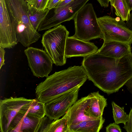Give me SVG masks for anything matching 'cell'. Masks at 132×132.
<instances>
[{
  "label": "cell",
  "mask_w": 132,
  "mask_h": 132,
  "mask_svg": "<svg viewBox=\"0 0 132 132\" xmlns=\"http://www.w3.org/2000/svg\"><path fill=\"white\" fill-rule=\"evenodd\" d=\"M88 79L109 95L118 92L132 78V53L116 59L96 53L84 57L81 63Z\"/></svg>",
  "instance_id": "1"
},
{
  "label": "cell",
  "mask_w": 132,
  "mask_h": 132,
  "mask_svg": "<svg viewBox=\"0 0 132 132\" xmlns=\"http://www.w3.org/2000/svg\"><path fill=\"white\" fill-rule=\"evenodd\" d=\"M88 79L82 65L55 72L37 85L35 89L36 99L46 103L77 87H80Z\"/></svg>",
  "instance_id": "2"
},
{
  "label": "cell",
  "mask_w": 132,
  "mask_h": 132,
  "mask_svg": "<svg viewBox=\"0 0 132 132\" xmlns=\"http://www.w3.org/2000/svg\"><path fill=\"white\" fill-rule=\"evenodd\" d=\"M36 99L12 97L1 99V131L18 132L23 119Z\"/></svg>",
  "instance_id": "3"
},
{
  "label": "cell",
  "mask_w": 132,
  "mask_h": 132,
  "mask_svg": "<svg viewBox=\"0 0 132 132\" xmlns=\"http://www.w3.org/2000/svg\"><path fill=\"white\" fill-rule=\"evenodd\" d=\"M69 34L65 27L60 24L48 29L42 36L43 46L56 66L63 65L66 63L65 47Z\"/></svg>",
  "instance_id": "4"
},
{
  "label": "cell",
  "mask_w": 132,
  "mask_h": 132,
  "mask_svg": "<svg viewBox=\"0 0 132 132\" xmlns=\"http://www.w3.org/2000/svg\"><path fill=\"white\" fill-rule=\"evenodd\" d=\"M73 20L75 33L73 37L86 41L102 38L101 30L92 4H86Z\"/></svg>",
  "instance_id": "5"
},
{
  "label": "cell",
  "mask_w": 132,
  "mask_h": 132,
  "mask_svg": "<svg viewBox=\"0 0 132 132\" xmlns=\"http://www.w3.org/2000/svg\"><path fill=\"white\" fill-rule=\"evenodd\" d=\"M104 42L115 41L130 45L132 43V31L119 17L104 15L97 18Z\"/></svg>",
  "instance_id": "6"
},
{
  "label": "cell",
  "mask_w": 132,
  "mask_h": 132,
  "mask_svg": "<svg viewBox=\"0 0 132 132\" xmlns=\"http://www.w3.org/2000/svg\"><path fill=\"white\" fill-rule=\"evenodd\" d=\"M89 0H73L59 12L51 10L39 24L38 31L46 30L59 25L63 22L73 19L77 13Z\"/></svg>",
  "instance_id": "7"
},
{
  "label": "cell",
  "mask_w": 132,
  "mask_h": 132,
  "mask_svg": "<svg viewBox=\"0 0 132 132\" xmlns=\"http://www.w3.org/2000/svg\"><path fill=\"white\" fill-rule=\"evenodd\" d=\"M28 66L33 75L43 78L48 76L52 70L53 61L45 51L32 47H28L24 51Z\"/></svg>",
  "instance_id": "8"
},
{
  "label": "cell",
  "mask_w": 132,
  "mask_h": 132,
  "mask_svg": "<svg viewBox=\"0 0 132 132\" xmlns=\"http://www.w3.org/2000/svg\"><path fill=\"white\" fill-rule=\"evenodd\" d=\"M80 87H77L45 104L46 116L53 120L64 115L77 101Z\"/></svg>",
  "instance_id": "9"
},
{
  "label": "cell",
  "mask_w": 132,
  "mask_h": 132,
  "mask_svg": "<svg viewBox=\"0 0 132 132\" xmlns=\"http://www.w3.org/2000/svg\"><path fill=\"white\" fill-rule=\"evenodd\" d=\"M16 24L10 19L5 0H0V47L8 49L18 44Z\"/></svg>",
  "instance_id": "10"
},
{
  "label": "cell",
  "mask_w": 132,
  "mask_h": 132,
  "mask_svg": "<svg viewBox=\"0 0 132 132\" xmlns=\"http://www.w3.org/2000/svg\"><path fill=\"white\" fill-rule=\"evenodd\" d=\"M98 49L94 43L84 41L73 37L67 39L65 56L67 58L75 57H85L96 53Z\"/></svg>",
  "instance_id": "11"
},
{
  "label": "cell",
  "mask_w": 132,
  "mask_h": 132,
  "mask_svg": "<svg viewBox=\"0 0 132 132\" xmlns=\"http://www.w3.org/2000/svg\"><path fill=\"white\" fill-rule=\"evenodd\" d=\"M90 100L91 95L90 94L87 96L77 100L68 109L66 113L67 117L68 128L70 126L82 121L100 119L90 116L87 113Z\"/></svg>",
  "instance_id": "12"
},
{
  "label": "cell",
  "mask_w": 132,
  "mask_h": 132,
  "mask_svg": "<svg viewBox=\"0 0 132 132\" xmlns=\"http://www.w3.org/2000/svg\"><path fill=\"white\" fill-rule=\"evenodd\" d=\"M131 52V45L115 41L104 42L97 53L116 59L122 57Z\"/></svg>",
  "instance_id": "13"
},
{
  "label": "cell",
  "mask_w": 132,
  "mask_h": 132,
  "mask_svg": "<svg viewBox=\"0 0 132 132\" xmlns=\"http://www.w3.org/2000/svg\"><path fill=\"white\" fill-rule=\"evenodd\" d=\"M90 102L87 111L88 114L97 118L102 117L105 108L107 105V99L98 91L90 93Z\"/></svg>",
  "instance_id": "14"
},
{
  "label": "cell",
  "mask_w": 132,
  "mask_h": 132,
  "mask_svg": "<svg viewBox=\"0 0 132 132\" xmlns=\"http://www.w3.org/2000/svg\"><path fill=\"white\" fill-rule=\"evenodd\" d=\"M105 119L103 117L81 122L69 127V132H98L102 128Z\"/></svg>",
  "instance_id": "15"
},
{
  "label": "cell",
  "mask_w": 132,
  "mask_h": 132,
  "mask_svg": "<svg viewBox=\"0 0 132 132\" xmlns=\"http://www.w3.org/2000/svg\"><path fill=\"white\" fill-rule=\"evenodd\" d=\"M49 10L38 9L28 5V15L29 21L35 29L37 30L41 22L48 13Z\"/></svg>",
  "instance_id": "16"
},
{
  "label": "cell",
  "mask_w": 132,
  "mask_h": 132,
  "mask_svg": "<svg viewBox=\"0 0 132 132\" xmlns=\"http://www.w3.org/2000/svg\"><path fill=\"white\" fill-rule=\"evenodd\" d=\"M111 5L115 10V15L124 21H127L130 14V8L125 0H110Z\"/></svg>",
  "instance_id": "17"
},
{
  "label": "cell",
  "mask_w": 132,
  "mask_h": 132,
  "mask_svg": "<svg viewBox=\"0 0 132 132\" xmlns=\"http://www.w3.org/2000/svg\"><path fill=\"white\" fill-rule=\"evenodd\" d=\"M40 119L27 114L23 119L18 132H36Z\"/></svg>",
  "instance_id": "18"
},
{
  "label": "cell",
  "mask_w": 132,
  "mask_h": 132,
  "mask_svg": "<svg viewBox=\"0 0 132 132\" xmlns=\"http://www.w3.org/2000/svg\"><path fill=\"white\" fill-rule=\"evenodd\" d=\"M113 118L115 122L117 124L122 123L125 125L127 121L128 114L126 112L124 107H120L114 101L112 102Z\"/></svg>",
  "instance_id": "19"
},
{
  "label": "cell",
  "mask_w": 132,
  "mask_h": 132,
  "mask_svg": "<svg viewBox=\"0 0 132 132\" xmlns=\"http://www.w3.org/2000/svg\"><path fill=\"white\" fill-rule=\"evenodd\" d=\"M48 132H69L66 114L60 119L54 120L50 126Z\"/></svg>",
  "instance_id": "20"
},
{
  "label": "cell",
  "mask_w": 132,
  "mask_h": 132,
  "mask_svg": "<svg viewBox=\"0 0 132 132\" xmlns=\"http://www.w3.org/2000/svg\"><path fill=\"white\" fill-rule=\"evenodd\" d=\"M45 104L36 99L29 110L27 114L40 119L46 116Z\"/></svg>",
  "instance_id": "21"
},
{
  "label": "cell",
  "mask_w": 132,
  "mask_h": 132,
  "mask_svg": "<svg viewBox=\"0 0 132 132\" xmlns=\"http://www.w3.org/2000/svg\"><path fill=\"white\" fill-rule=\"evenodd\" d=\"M47 116L40 119L36 132H48L51 124L53 121Z\"/></svg>",
  "instance_id": "22"
},
{
  "label": "cell",
  "mask_w": 132,
  "mask_h": 132,
  "mask_svg": "<svg viewBox=\"0 0 132 132\" xmlns=\"http://www.w3.org/2000/svg\"><path fill=\"white\" fill-rule=\"evenodd\" d=\"M49 0H30L27 3L28 5L39 10L47 8Z\"/></svg>",
  "instance_id": "23"
},
{
  "label": "cell",
  "mask_w": 132,
  "mask_h": 132,
  "mask_svg": "<svg viewBox=\"0 0 132 132\" xmlns=\"http://www.w3.org/2000/svg\"><path fill=\"white\" fill-rule=\"evenodd\" d=\"M123 128L127 132H132V108L128 114V120Z\"/></svg>",
  "instance_id": "24"
},
{
  "label": "cell",
  "mask_w": 132,
  "mask_h": 132,
  "mask_svg": "<svg viewBox=\"0 0 132 132\" xmlns=\"http://www.w3.org/2000/svg\"><path fill=\"white\" fill-rule=\"evenodd\" d=\"M106 132H121L120 126L115 122L111 123L106 128Z\"/></svg>",
  "instance_id": "25"
},
{
  "label": "cell",
  "mask_w": 132,
  "mask_h": 132,
  "mask_svg": "<svg viewBox=\"0 0 132 132\" xmlns=\"http://www.w3.org/2000/svg\"><path fill=\"white\" fill-rule=\"evenodd\" d=\"M73 0H65L61 2H59L54 8L51 10L54 13H57L62 10L68 4Z\"/></svg>",
  "instance_id": "26"
},
{
  "label": "cell",
  "mask_w": 132,
  "mask_h": 132,
  "mask_svg": "<svg viewBox=\"0 0 132 132\" xmlns=\"http://www.w3.org/2000/svg\"><path fill=\"white\" fill-rule=\"evenodd\" d=\"M5 53L4 48L0 47V69L5 64L4 58Z\"/></svg>",
  "instance_id": "27"
},
{
  "label": "cell",
  "mask_w": 132,
  "mask_h": 132,
  "mask_svg": "<svg viewBox=\"0 0 132 132\" xmlns=\"http://www.w3.org/2000/svg\"><path fill=\"white\" fill-rule=\"evenodd\" d=\"M60 0H49L47 8L50 10L54 8L59 3Z\"/></svg>",
  "instance_id": "28"
},
{
  "label": "cell",
  "mask_w": 132,
  "mask_h": 132,
  "mask_svg": "<svg viewBox=\"0 0 132 132\" xmlns=\"http://www.w3.org/2000/svg\"><path fill=\"white\" fill-rule=\"evenodd\" d=\"M99 2L101 6L105 7H108L109 6L110 0H97Z\"/></svg>",
  "instance_id": "29"
},
{
  "label": "cell",
  "mask_w": 132,
  "mask_h": 132,
  "mask_svg": "<svg viewBox=\"0 0 132 132\" xmlns=\"http://www.w3.org/2000/svg\"><path fill=\"white\" fill-rule=\"evenodd\" d=\"M129 92L132 94V78L129 80L125 85Z\"/></svg>",
  "instance_id": "30"
},
{
  "label": "cell",
  "mask_w": 132,
  "mask_h": 132,
  "mask_svg": "<svg viewBox=\"0 0 132 132\" xmlns=\"http://www.w3.org/2000/svg\"><path fill=\"white\" fill-rule=\"evenodd\" d=\"M129 6L130 10L132 11V0H125Z\"/></svg>",
  "instance_id": "31"
},
{
  "label": "cell",
  "mask_w": 132,
  "mask_h": 132,
  "mask_svg": "<svg viewBox=\"0 0 132 132\" xmlns=\"http://www.w3.org/2000/svg\"><path fill=\"white\" fill-rule=\"evenodd\" d=\"M24 1L27 3H28L29 2L30 0H23Z\"/></svg>",
  "instance_id": "32"
},
{
  "label": "cell",
  "mask_w": 132,
  "mask_h": 132,
  "mask_svg": "<svg viewBox=\"0 0 132 132\" xmlns=\"http://www.w3.org/2000/svg\"><path fill=\"white\" fill-rule=\"evenodd\" d=\"M65 0H60V1H59V2H62L64 1Z\"/></svg>",
  "instance_id": "33"
}]
</instances>
